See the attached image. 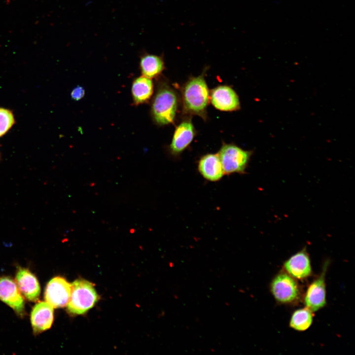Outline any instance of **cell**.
I'll use <instances>...</instances> for the list:
<instances>
[{
  "instance_id": "15",
  "label": "cell",
  "mask_w": 355,
  "mask_h": 355,
  "mask_svg": "<svg viewBox=\"0 0 355 355\" xmlns=\"http://www.w3.org/2000/svg\"><path fill=\"white\" fill-rule=\"evenodd\" d=\"M153 92V84L151 79L143 75L136 78L131 87L133 104L138 106L147 103Z\"/></svg>"
},
{
  "instance_id": "8",
  "label": "cell",
  "mask_w": 355,
  "mask_h": 355,
  "mask_svg": "<svg viewBox=\"0 0 355 355\" xmlns=\"http://www.w3.org/2000/svg\"><path fill=\"white\" fill-rule=\"evenodd\" d=\"M0 300L20 316L24 315L25 302L16 283L8 277L0 278Z\"/></svg>"
},
{
  "instance_id": "19",
  "label": "cell",
  "mask_w": 355,
  "mask_h": 355,
  "mask_svg": "<svg viewBox=\"0 0 355 355\" xmlns=\"http://www.w3.org/2000/svg\"><path fill=\"white\" fill-rule=\"evenodd\" d=\"M71 95L73 100L76 101H79L84 97L85 90L82 86H77L72 89Z\"/></svg>"
},
{
  "instance_id": "18",
  "label": "cell",
  "mask_w": 355,
  "mask_h": 355,
  "mask_svg": "<svg viewBox=\"0 0 355 355\" xmlns=\"http://www.w3.org/2000/svg\"><path fill=\"white\" fill-rule=\"evenodd\" d=\"M14 122V116L9 110L0 108V137L11 128Z\"/></svg>"
},
{
  "instance_id": "7",
  "label": "cell",
  "mask_w": 355,
  "mask_h": 355,
  "mask_svg": "<svg viewBox=\"0 0 355 355\" xmlns=\"http://www.w3.org/2000/svg\"><path fill=\"white\" fill-rule=\"evenodd\" d=\"M71 284L64 278L56 277L48 283L44 292L45 301L53 308L64 307L69 301Z\"/></svg>"
},
{
  "instance_id": "12",
  "label": "cell",
  "mask_w": 355,
  "mask_h": 355,
  "mask_svg": "<svg viewBox=\"0 0 355 355\" xmlns=\"http://www.w3.org/2000/svg\"><path fill=\"white\" fill-rule=\"evenodd\" d=\"M211 100L213 105L220 110L233 111L240 108L238 95L227 86H219L214 88L212 91Z\"/></svg>"
},
{
  "instance_id": "6",
  "label": "cell",
  "mask_w": 355,
  "mask_h": 355,
  "mask_svg": "<svg viewBox=\"0 0 355 355\" xmlns=\"http://www.w3.org/2000/svg\"><path fill=\"white\" fill-rule=\"evenodd\" d=\"M329 263L326 261L320 275L310 284L305 292V305L313 312L324 307L326 304L325 275Z\"/></svg>"
},
{
  "instance_id": "13",
  "label": "cell",
  "mask_w": 355,
  "mask_h": 355,
  "mask_svg": "<svg viewBox=\"0 0 355 355\" xmlns=\"http://www.w3.org/2000/svg\"><path fill=\"white\" fill-rule=\"evenodd\" d=\"M198 170L205 179L210 181L219 180L224 175L218 154H207L198 163Z\"/></svg>"
},
{
  "instance_id": "17",
  "label": "cell",
  "mask_w": 355,
  "mask_h": 355,
  "mask_svg": "<svg viewBox=\"0 0 355 355\" xmlns=\"http://www.w3.org/2000/svg\"><path fill=\"white\" fill-rule=\"evenodd\" d=\"M313 319V312L310 309L307 307L299 309L292 313L289 326L295 330L304 331L311 326Z\"/></svg>"
},
{
  "instance_id": "11",
  "label": "cell",
  "mask_w": 355,
  "mask_h": 355,
  "mask_svg": "<svg viewBox=\"0 0 355 355\" xmlns=\"http://www.w3.org/2000/svg\"><path fill=\"white\" fill-rule=\"evenodd\" d=\"M53 307L47 302L40 301L33 307L31 314V321L35 334L49 329L54 319Z\"/></svg>"
},
{
  "instance_id": "14",
  "label": "cell",
  "mask_w": 355,
  "mask_h": 355,
  "mask_svg": "<svg viewBox=\"0 0 355 355\" xmlns=\"http://www.w3.org/2000/svg\"><path fill=\"white\" fill-rule=\"evenodd\" d=\"M194 137L193 124L189 120L181 123L176 128L170 145L173 155L180 154L191 142Z\"/></svg>"
},
{
  "instance_id": "2",
  "label": "cell",
  "mask_w": 355,
  "mask_h": 355,
  "mask_svg": "<svg viewBox=\"0 0 355 355\" xmlns=\"http://www.w3.org/2000/svg\"><path fill=\"white\" fill-rule=\"evenodd\" d=\"M209 89L202 75L190 79L183 90V101L186 111L202 114L209 101Z\"/></svg>"
},
{
  "instance_id": "4",
  "label": "cell",
  "mask_w": 355,
  "mask_h": 355,
  "mask_svg": "<svg viewBox=\"0 0 355 355\" xmlns=\"http://www.w3.org/2000/svg\"><path fill=\"white\" fill-rule=\"evenodd\" d=\"M218 154L224 174H244L252 152L245 150L232 144H224Z\"/></svg>"
},
{
  "instance_id": "16",
  "label": "cell",
  "mask_w": 355,
  "mask_h": 355,
  "mask_svg": "<svg viewBox=\"0 0 355 355\" xmlns=\"http://www.w3.org/2000/svg\"><path fill=\"white\" fill-rule=\"evenodd\" d=\"M139 67L142 74L151 78L159 75L164 69V61L162 56L142 53L140 57Z\"/></svg>"
},
{
  "instance_id": "9",
  "label": "cell",
  "mask_w": 355,
  "mask_h": 355,
  "mask_svg": "<svg viewBox=\"0 0 355 355\" xmlns=\"http://www.w3.org/2000/svg\"><path fill=\"white\" fill-rule=\"evenodd\" d=\"M284 271L296 280H303L312 273L311 260L305 248L294 253L284 263Z\"/></svg>"
},
{
  "instance_id": "10",
  "label": "cell",
  "mask_w": 355,
  "mask_h": 355,
  "mask_svg": "<svg viewBox=\"0 0 355 355\" xmlns=\"http://www.w3.org/2000/svg\"><path fill=\"white\" fill-rule=\"evenodd\" d=\"M16 282L20 292L27 299L32 302L38 299L40 293L39 283L28 269L19 268L16 275Z\"/></svg>"
},
{
  "instance_id": "5",
  "label": "cell",
  "mask_w": 355,
  "mask_h": 355,
  "mask_svg": "<svg viewBox=\"0 0 355 355\" xmlns=\"http://www.w3.org/2000/svg\"><path fill=\"white\" fill-rule=\"evenodd\" d=\"M270 288L275 299L281 304H291L299 298L298 283L284 271L279 272L273 278Z\"/></svg>"
},
{
  "instance_id": "1",
  "label": "cell",
  "mask_w": 355,
  "mask_h": 355,
  "mask_svg": "<svg viewBox=\"0 0 355 355\" xmlns=\"http://www.w3.org/2000/svg\"><path fill=\"white\" fill-rule=\"evenodd\" d=\"M98 300L99 295L91 283L84 280H76L71 284L67 310L72 314H83L93 307Z\"/></svg>"
},
{
  "instance_id": "3",
  "label": "cell",
  "mask_w": 355,
  "mask_h": 355,
  "mask_svg": "<svg viewBox=\"0 0 355 355\" xmlns=\"http://www.w3.org/2000/svg\"><path fill=\"white\" fill-rule=\"evenodd\" d=\"M177 107L178 100L175 92L169 87H160L151 105V114L154 121L159 125L173 122Z\"/></svg>"
}]
</instances>
